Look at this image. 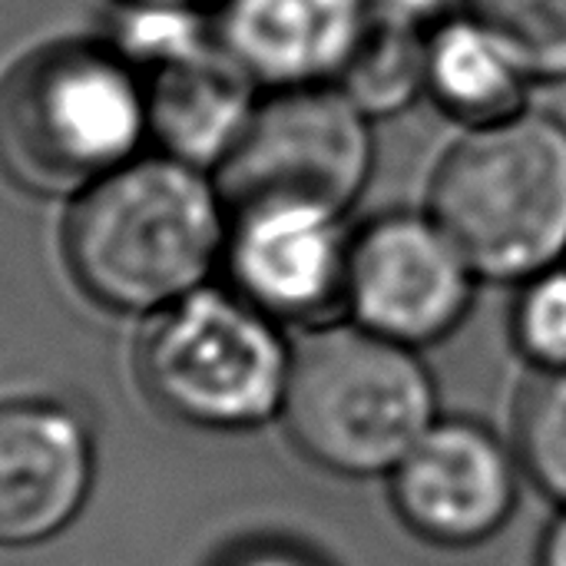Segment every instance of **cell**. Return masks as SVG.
I'll use <instances>...</instances> for the list:
<instances>
[{
    "mask_svg": "<svg viewBox=\"0 0 566 566\" xmlns=\"http://www.w3.org/2000/svg\"><path fill=\"white\" fill-rule=\"evenodd\" d=\"M229 206L206 169L133 159L83 189L63 229L76 285L113 312H153L192 295L226 252Z\"/></svg>",
    "mask_w": 566,
    "mask_h": 566,
    "instance_id": "6da1fadb",
    "label": "cell"
},
{
    "mask_svg": "<svg viewBox=\"0 0 566 566\" xmlns=\"http://www.w3.org/2000/svg\"><path fill=\"white\" fill-rule=\"evenodd\" d=\"M279 418L322 471L388 478L441 418V395L418 348L342 318L295 348Z\"/></svg>",
    "mask_w": 566,
    "mask_h": 566,
    "instance_id": "7a4b0ae2",
    "label": "cell"
},
{
    "mask_svg": "<svg viewBox=\"0 0 566 566\" xmlns=\"http://www.w3.org/2000/svg\"><path fill=\"white\" fill-rule=\"evenodd\" d=\"M431 219L484 282H527L566 262V123L524 109L464 129L441 156Z\"/></svg>",
    "mask_w": 566,
    "mask_h": 566,
    "instance_id": "3957f363",
    "label": "cell"
},
{
    "mask_svg": "<svg viewBox=\"0 0 566 566\" xmlns=\"http://www.w3.org/2000/svg\"><path fill=\"white\" fill-rule=\"evenodd\" d=\"M146 133V86L119 50L56 43L0 83V169L27 192L80 196L133 163Z\"/></svg>",
    "mask_w": 566,
    "mask_h": 566,
    "instance_id": "277c9868",
    "label": "cell"
},
{
    "mask_svg": "<svg viewBox=\"0 0 566 566\" xmlns=\"http://www.w3.org/2000/svg\"><path fill=\"white\" fill-rule=\"evenodd\" d=\"M292 355L279 322L242 295L196 289L153 318L139 345V375L166 415L242 431L282 415Z\"/></svg>",
    "mask_w": 566,
    "mask_h": 566,
    "instance_id": "5b68a950",
    "label": "cell"
},
{
    "mask_svg": "<svg viewBox=\"0 0 566 566\" xmlns=\"http://www.w3.org/2000/svg\"><path fill=\"white\" fill-rule=\"evenodd\" d=\"M371 119L338 86L272 90L216 169L229 209L292 199L345 212L371 182Z\"/></svg>",
    "mask_w": 566,
    "mask_h": 566,
    "instance_id": "8992f818",
    "label": "cell"
},
{
    "mask_svg": "<svg viewBox=\"0 0 566 566\" xmlns=\"http://www.w3.org/2000/svg\"><path fill=\"white\" fill-rule=\"evenodd\" d=\"M478 282L431 212H385L355 229L345 318L421 352L468 318Z\"/></svg>",
    "mask_w": 566,
    "mask_h": 566,
    "instance_id": "52a82bcc",
    "label": "cell"
},
{
    "mask_svg": "<svg viewBox=\"0 0 566 566\" xmlns=\"http://www.w3.org/2000/svg\"><path fill=\"white\" fill-rule=\"evenodd\" d=\"M352 239L345 212L262 199L229 209L226 269L235 295L279 325L322 328L345 318Z\"/></svg>",
    "mask_w": 566,
    "mask_h": 566,
    "instance_id": "ba28073f",
    "label": "cell"
},
{
    "mask_svg": "<svg viewBox=\"0 0 566 566\" xmlns=\"http://www.w3.org/2000/svg\"><path fill=\"white\" fill-rule=\"evenodd\" d=\"M521 461L491 428L438 418L388 474L401 524L431 547L468 551L494 541L521 504Z\"/></svg>",
    "mask_w": 566,
    "mask_h": 566,
    "instance_id": "9c48e42d",
    "label": "cell"
},
{
    "mask_svg": "<svg viewBox=\"0 0 566 566\" xmlns=\"http://www.w3.org/2000/svg\"><path fill=\"white\" fill-rule=\"evenodd\" d=\"M371 23L368 0H219L212 36L272 93L335 86Z\"/></svg>",
    "mask_w": 566,
    "mask_h": 566,
    "instance_id": "30bf717a",
    "label": "cell"
},
{
    "mask_svg": "<svg viewBox=\"0 0 566 566\" xmlns=\"http://www.w3.org/2000/svg\"><path fill=\"white\" fill-rule=\"evenodd\" d=\"M90 444L80 421L46 401L0 405V547L60 534L90 491Z\"/></svg>",
    "mask_w": 566,
    "mask_h": 566,
    "instance_id": "8fae6325",
    "label": "cell"
},
{
    "mask_svg": "<svg viewBox=\"0 0 566 566\" xmlns=\"http://www.w3.org/2000/svg\"><path fill=\"white\" fill-rule=\"evenodd\" d=\"M255 90L209 30L149 63V133L172 159L196 169H219L252 119Z\"/></svg>",
    "mask_w": 566,
    "mask_h": 566,
    "instance_id": "7c38bea8",
    "label": "cell"
},
{
    "mask_svg": "<svg viewBox=\"0 0 566 566\" xmlns=\"http://www.w3.org/2000/svg\"><path fill=\"white\" fill-rule=\"evenodd\" d=\"M531 76L471 13H454L428 33V96L464 129L494 126L527 106Z\"/></svg>",
    "mask_w": 566,
    "mask_h": 566,
    "instance_id": "4fadbf2b",
    "label": "cell"
},
{
    "mask_svg": "<svg viewBox=\"0 0 566 566\" xmlns=\"http://www.w3.org/2000/svg\"><path fill=\"white\" fill-rule=\"evenodd\" d=\"M335 86L371 123L408 113L428 96V33L375 20Z\"/></svg>",
    "mask_w": 566,
    "mask_h": 566,
    "instance_id": "5bb4252c",
    "label": "cell"
},
{
    "mask_svg": "<svg viewBox=\"0 0 566 566\" xmlns=\"http://www.w3.org/2000/svg\"><path fill=\"white\" fill-rule=\"evenodd\" d=\"M534 83L566 80V0H464Z\"/></svg>",
    "mask_w": 566,
    "mask_h": 566,
    "instance_id": "9a60e30c",
    "label": "cell"
},
{
    "mask_svg": "<svg viewBox=\"0 0 566 566\" xmlns=\"http://www.w3.org/2000/svg\"><path fill=\"white\" fill-rule=\"evenodd\" d=\"M517 461L524 474L566 507V371L537 375L517 411Z\"/></svg>",
    "mask_w": 566,
    "mask_h": 566,
    "instance_id": "2e32d148",
    "label": "cell"
},
{
    "mask_svg": "<svg viewBox=\"0 0 566 566\" xmlns=\"http://www.w3.org/2000/svg\"><path fill=\"white\" fill-rule=\"evenodd\" d=\"M511 338L537 375L566 371V262L517 285Z\"/></svg>",
    "mask_w": 566,
    "mask_h": 566,
    "instance_id": "e0dca14e",
    "label": "cell"
},
{
    "mask_svg": "<svg viewBox=\"0 0 566 566\" xmlns=\"http://www.w3.org/2000/svg\"><path fill=\"white\" fill-rule=\"evenodd\" d=\"M378 23L431 33L438 23L464 10V0H368Z\"/></svg>",
    "mask_w": 566,
    "mask_h": 566,
    "instance_id": "ac0fdd59",
    "label": "cell"
},
{
    "mask_svg": "<svg viewBox=\"0 0 566 566\" xmlns=\"http://www.w3.org/2000/svg\"><path fill=\"white\" fill-rule=\"evenodd\" d=\"M229 566H328L318 560L308 551L298 547H285V544H272V547H252L245 554H239Z\"/></svg>",
    "mask_w": 566,
    "mask_h": 566,
    "instance_id": "d6986e66",
    "label": "cell"
},
{
    "mask_svg": "<svg viewBox=\"0 0 566 566\" xmlns=\"http://www.w3.org/2000/svg\"><path fill=\"white\" fill-rule=\"evenodd\" d=\"M537 566H566V507L560 511V517L547 527V534L541 541Z\"/></svg>",
    "mask_w": 566,
    "mask_h": 566,
    "instance_id": "ffe728a7",
    "label": "cell"
},
{
    "mask_svg": "<svg viewBox=\"0 0 566 566\" xmlns=\"http://www.w3.org/2000/svg\"><path fill=\"white\" fill-rule=\"evenodd\" d=\"M133 10H192L202 0H123Z\"/></svg>",
    "mask_w": 566,
    "mask_h": 566,
    "instance_id": "44dd1931",
    "label": "cell"
}]
</instances>
